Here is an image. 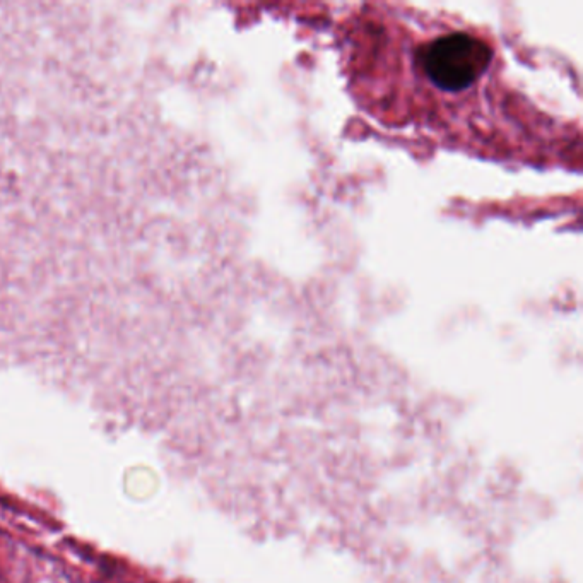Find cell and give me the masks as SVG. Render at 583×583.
Listing matches in <instances>:
<instances>
[{
  "mask_svg": "<svg viewBox=\"0 0 583 583\" xmlns=\"http://www.w3.org/2000/svg\"><path fill=\"white\" fill-rule=\"evenodd\" d=\"M489 62L488 43L460 31L438 36L421 50L424 74L445 91L469 88L488 71Z\"/></svg>",
  "mask_w": 583,
  "mask_h": 583,
  "instance_id": "cell-1",
  "label": "cell"
}]
</instances>
